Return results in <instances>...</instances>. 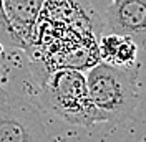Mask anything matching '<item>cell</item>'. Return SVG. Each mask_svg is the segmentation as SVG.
Wrapping results in <instances>:
<instances>
[{"label":"cell","instance_id":"6da1fadb","mask_svg":"<svg viewBox=\"0 0 146 142\" xmlns=\"http://www.w3.org/2000/svg\"><path fill=\"white\" fill-rule=\"evenodd\" d=\"M36 99L46 111L73 126H91L105 122V117L91 103L86 78L75 68H55L33 84Z\"/></svg>","mask_w":146,"mask_h":142},{"label":"cell","instance_id":"7a4b0ae2","mask_svg":"<svg viewBox=\"0 0 146 142\" xmlns=\"http://www.w3.org/2000/svg\"><path fill=\"white\" fill-rule=\"evenodd\" d=\"M139 66H115L98 61L88 71L86 88L91 103L100 111L105 122L121 126L136 111L141 94L138 91Z\"/></svg>","mask_w":146,"mask_h":142},{"label":"cell","instance_id":"ba28073f","mask_svg":"<svg viewBox=\"0 0 146 142\" xmlns=\"http://www.w3.org/2000/svg\"><path fill=\"white\" fill-rule=\"evenodd\" d=\"M0 43L7 45V46H17V48H23V50H25V45L22 43V40H20L17 36V33L13 32L9 18L5 15L3 2H2V0H0Z\"/></svg>","mask_w":146,"mask_h":142},{"label":"cell","instance_id":"52a82bcc","mask_svg":"<svg viewBox=\"0 0 146 142\" xmlns=\"http://www.w3.org/2000/svg\"><path fill=\"white\" fill-rule=\"evenodd\" d=\"M123 142H146V96H141Z\"/></svg>","mask_w":146,"mask_h":142},{"label":"cell","instance_id":"5b68a950","mask_svg":"<svg viewBox=\"0 0 146 142\" xmlns=\"http://www.w3.org/2000/svg\"><path fill=\"white\" fill-rule=\"evenodd\" d=\"M3 10L9 18L10 25L17 36L25 45L27 51L28 45L35 33V25L43 10L45 0H2Z\"/></svg>","mask_w":146,"mask_h":142},{"label":"cell","instance_id":"8992f818","mask_svg":"<svg viewBox=\"0 0 146 142\" xmlns=\"http://www.w3.org/2000/svg\"><path fill=\"white\" fill-rule=\"evenodd\" d=\"M98 56L100 61L110 63L115 66H131L136 64L138 45L126 36L115 33H103L98 40Z\"/></svg>","mask_w":146,"mask_h":142},{"label":"cell","instance_id":"277c9868","mask_svg":"<svg viewBox=\"0 0 146 142\" xmlns=\"http://www.w3.org/2000/svg\"><path fill=\"white\" fill-rule=\"evenodd\" d=\"M101 27L105 33L131 38L138 48L146 50V0H111Z\"/></svg>","mask_w":146,"mask_h":142},{"label":"cell","instance_id":"9c48e42d","mask_svg":"<svg viewBox=\"0 0 146 142\" xmlns=\"http://www.w3.org/2000/svg\"><path fill=\"white\" fill-rule=\"evenodd\" d=\"M0 89H2V88H0Z\"/></svg>","mask_w":146,"mask_h":142},{"label":"cell","instance_id":"3957f363","mask_svg":"<svg viewBox=\"0 0 146 142\" xmlns=\"http://www.w3.org/2000/svg\"><path fill=\"white\" fill-rule=\"evenodd\" d=\"M0 142H50L43 117L28 96L0 89Z\"/></svg>","mask_w":146,"mask_h":142}]
</instances>
